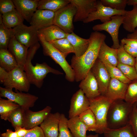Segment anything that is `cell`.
<instances>
[{
	"label": "cell",
	"mask_w": 137,
	"mask_h": 137,
	"mask_svg": "<svg viewBox=\"0 0 137 137\" xmlns=\"http://www.w3.org/2000/svg\"><path fill=\"white\" fill-rule=\"evenodd\" d=\"M125 51L130 55L134 58L137 57V48L131 47L125 45H124Z\"/></svg>",
	"instance_id": "46"
},
{
	"label": "cell",
	"mask_w": 137,
	"mask_h": 137,
	"mask_svg": "<svg viewBox=\"0 0 137 137\" xmlns=\"http://www.w3.org/2000/svg\"><path fill=\"white\" fill-rule=\"evenodd\" d=\"M23 137H45L40 127L37 126L31 129Z\"/></svg>",
	"instance_id": "44"
},
{
	"label": "cell",
	"mask_w": 137,
	"mask_h": 137,
	"mask_svg": "<svg viewBox=\"0 0 137 137\" xmlns=\"http://www.w3.org/2000/svg\"><path fill=\"white\" fill-rule=\"evenodd\" d=\"M3 23L7 28L12 29L23 23L24 19L16 9L2 15Z\"/></svg>",
	"instance_id": "29"
},
{
	"label": "cell",
	"mask_w": 137,
	"mask_h": 137,
	"mask_svg": "<svg viewBox=\"0 0 137 137\" xmlns=\"http://www.w3.org/2000/svg\"><path fill=\"white\" fill-rule=\"evenodd\" d=\"M121 43L129 47L137 48V40L124 38L121 40Z\"/></svg>",
	"instance_id": "45"
},
{
	"label": "cell",
	"mask_w": 137,
	"mask_h": 137,
	"mask_svg": "<svg viewBox=\"0 0 137 137\" xmlns=\"http://www.w3.org/2000/svg\"><path fill=\"white\" fill-rule=\"evenodd\" d=\"M136 110L137 111V106H136Z\"/></svg>",
	"instance_id": "55"
},
{
	"label": "cell",
	"mask_w": 137,
	"mask_h": 137,
	"mask_svg": "<svg viewBox=\"0 0 137 137\" xmlns=\"http://www.w3.org/2000/svg\"><path fill=\"white\" fill-rule=\"evenodd\" d=\"M68 120L64 114H61L58 137H73L68 126Z\"/></svg>",
	"instance_id": "39"
},
{
	"label": "cell",
	"mask_w": 137,
	"mask_h": 137,
	"mask_svg": "<svg viewBox=\"0 0 137 137\" xmlns=\"http://www.w3.org/2000/svg\"><path fill=\"white\" fill-rule=\"evenodd\" d=\"M38 32L42 34L45 40L49 42L66 38V33L58 26L54 25L38 30Z\"/></svg>",
	"instance_id": "24"
},
{
	"label": "cell",
	"mask_w": 137,
	"mask_h": 137,
	"mask_svg": "<svg viewBox=\"0 0 137 137\" xmlns=\"http://www.w3.org/2000/svg\"><path fill=\"white\" fill-rule=\"evenodd\" d=\"M12 33V28H7L3 23L0 24V49H8Z\"/></svg>",
	"instance_id": "36"
},
{
	"label": "cell",
	"mask_w": 137,
	"mask_h": 137,
	"mask_svg": "<svg viewBox=\"0 0 137 137\" xmlns=\"http://www.w3.org/2000/svg\"><path fill=\"white\" fill-rule=\"evenodd\" d=\"M90 101L82 90L80 89L72 96L68 112L69 118L78 116L89 108Z\"/></svg>",
	"instance_id": "13"
},
{
	"label": "cell",
	"mask_w": 137,
	"mask_h": 137,
	"mask_svg": "<svg viewBox=\"0 0 137 137\" xmlns=\"http://www.w3.org/2000/svg\"><path fill=\"white\" fill-rule=\"evenodd\" d=\"M136 63H137V57L135 58Z\"/></svg>",
	"instance_id": "54"
},
{
	"label": "cell",
	"mask_w": 137,
	"mask_h": 137,
	"mask_svg": "<svg viewBox=\"0 0 137 137\" xmlns=\"http://www.w3.org/2000/svg\"><path fill=\"white\" fill-rule=\"evenodd\" d=\"M124 16L123 28L130 33L133 32L137 27V5L133 6L131 10L127 11Z\"/></svg>",
	"instance_id": "27"
},
{
	"label": "cell",
	"mask_w": 137,
	"mask_h": 137,
	"mask_svg": "<svg viewBox=\"0 0 137 137\" xmlns=\"http://www.w3.org/2000/svg\"><path fill=\"white\" fill-rule=\"evenodd\" d=\"M5 88L16 91L27 92L30 88V84L23 66L18 65L8 72L3 83Z\"/></svg>",
	"instance_id": "6"
},
{
	"label": "cell",
	"mask_w": 137,
	"mask_h": 137,
	"mask_svg": "<svg viewBox=\"0 0 137 137\" xmlns=\"http://www.w3.org/2000/svg\"><path fill=\"white\" fill-rule=\"evenodd\" d=\"M103 134L105 137H136L131 126L129 124L117 129L107 128Z\"/></svg>",
	"instance_id": "30"
},
{
	"label": "cell",
	"mask_w": 137,
	"mask_h": 137,
	"mask_svg": "<svg viewBox=\"0 0 137 137\" xmlns=\"http://www.w3.org/2000/svg\"><path fill=\"white\" fill-rule=\"evenodd\" d=\"M8 73L4 68L0 67V81L1 83L3 84Z\"/></svg>",
	"instance_id": "49"
},
{
	"label": "cell",
	"mask_w": 137,
	"mask_h": 137,
	"mask_svg": "<svg viewBox=\"0 0 137 137\" xmlns=\"http://www.w3.org/2000/svg\"><path fill=\"white\" fill-rule=\"evenodd\" d=\"M28 48L16 39L12 32L8 49L15 57L18 65L24 66L26 61Z\"/></svg>",
	"instance_id": "20"
},
{
	"label": "cell",
	"mask_w": 137,
	"mask_h": 137,
	"mask_svg": "<svg viewBox=\"0 0 137 137\" xmlns=\"http://www.w3.org/2000/svg\"><path fill=\"white\" fill-rule=\"evenodd\" d=\"M66 38L72 45L74 55L77 57L82 56L86 51L89 45V39L82 38L73 32L66 33Z\"/></svg>",
	"instance_id": "22"
},
{
	"label": "cell",
	"mask_w": 137,
	"mask_h": 137,
	"mask_svg": "<svg viewBox=\"0 0 137 137\" xmlns=\"http://www.w3.org/2000/svg\"><path fill=\"white\" fill-rule=\"evenodd\" d=\"M133 104H129L123 100L113 101L110 106L107 114L108 128L117 129L128 124L129 117Z\"/></svg>",
	"instance_id": "3"
},
{
	"label": "cell",
	"mask_w": 137,
	"mask_h": 137,
	"mask_svg": "<svg viewBox=\"0 0 137 137\" xmlns=\"http://www.w3.org/2000/svg\"><path fill=\"white\" fill-rule=\"evenodd\" d=\"M89 100V108L94 113L96 120V130L95 132L98 134L103 133L108 128L107 121V114L110 106L113 101L105 95H101Z\"/></svg>",
	"instance_id": "4"
},
{
	"label": "cell",
	"mask_w": 137,
	"mask_h": 137,
	"mask_svg": "<svg viewBox=\"0 0 137 137\" xmlns=\"http://www.w3.org/2000/svg\"><path fill=\"white\" fill-rule=\"evenodd\" d=\"M127 37L137 40V27L133 32L128 34Z\"/></svg>",
	"instance_id": "50"
},
{
	"label": "cell",
	"mask_w": 137,
	"mask_h": 137,
	"mask_svg": "<svg viewBox=\"0 0 137 137\" xmlns=\"http://www.w3.org/2000/svg\"><path fill=\"white\" fill-rule=\"evenodd\" d=\"M55 12L44 10L37 9L29 22L38 30L46 28L53 25Z\"/></svg>",
	"instance_id": "16"
},
{
	"label": "cell",
	"mask_w": 137,
	"mask_h": 137,
	"mask_svg": "<svg viewBox=\"0 0 137 137\" xmlns=\"http://www.w3.org/2000/svg\"><path fill=\"white\" fill-rule=\"evenodd\" d=\"M98 58L103 63L117 66L118 63L117 49L109 47L104 41L100 47Z\"/></svg>",
	"instance_id": "23"
},
{
	"label": "cell",
	"mask_w": 137,
	"mask_h": 137,
	"mask_svg": "<svg viewBox=\"0 0 137 137\" xmlns=\"http://www.w3.org/2000/svg\"><path fill=\"white\" fill-rule=\"evenodd\" d=\"M68 125L73 137H87V127L78 116L69 118L68 121Z\"/></svg>",
	"instance_id": "25"
},
{
	"label": "cell",
	"mask_w": 137,
	"mask_h": 137,
	"mask_svg": "<svg viewBox=\"0 0 137 137\" xmlns=\"http://www.w3.org/2000/svg\"><path fill=\"white\" fill-rule=\"evenodd\" d=\"M0 137H18L16 132L11 130L8 129L5 132L2 133Z\"/></svg>",
	"instance_id": "47"
},
{
	"label": "cell",
	"mask_w": 137,
	"mask_h": 137,
	"mask_svg": "<svg viewBox=\"0 0 137 137\" xmlns=\"http://www.w3.org/2000/svg\"><path fill=\"white\" fill-rule=\"evenodd\" d=\"M20 106L8 99L0 97V115L2 119L6 121L11 114Z\"/></svg>",
	"instance_id": "31"
},
{
	"label": "cell",
	"mask_w": 137,
	"mask_h": 137,
	"mask_svg": "<svg viewBox=\"0 0 137 137\" xmlns=\"http://www.w3.org/2000/svg\"><path fill=\"white\" fill-rule=\"evenodd\" d=\"M16 39L28 48L39 42L38 30L34 26H28L23 23L12 28Z\"/></svg>",
	"instance_id": "10"
},
{
	"label": "cell",
	"mask_w": 137,
	"mask_h": 137,
	"mask_svg": "<svg viewBox=\"0 0 137 137\" xmlns=\"http://www.w3.org/2000/svg\"><path fill=\"white\" fill-rule=\"evenodd\" d=\"M50 43L58 49L65 58L69 54L74 53V49L72 45L66 38Z\"/></svg>",
	"instance_id": "34"
},
{
	"label": "cell",
	"mask_w": 137,
	"mask_h": 137,
	"mask_svg": "<svg viewBox=\"0 0 137 137\" xmlns=\"http://www.w3.org/2000/svg\"><path fill=\"white\" fill-rule=\"evenodd\" d=\"M124 100L132 105L137 102V80L128 84Z\"/></svg>",
	"instance_id": "38"
},
{
	"label": "cell",
	"mask_w": 137,
	"mask_h": 137,
	"mask_svg": "<svg viewBox=\"0 0 137 137\" xmlns=\"http://www.w3.org/2000/svg\"><path fill=\"white\" fill-rule=\"evenodd\" d=\"M106 36L98 31L92 32L89 38V46L81 56L73 55L71 60V66L75 74V80L79 82L83 79L94 65L98 58L101 46L105 41Z\"/></svg>",
	"instance_id": "1"
},
{
	"label": "cell",
	"mask_w": 137,
	"mask_h": 137,
	"mask_svg": "<svg viewBox=\"0 0 137 137\" xmlns=\"http://www.w3.org/2000/svg\"><path fill=\"white\" fill-rule=\"evenodd\" d=\"M51 110V107L47 106L38 111H33L29 109L25 110L24 127L29 129L40 125L50 113Z\"/></svg>",
	"instance_id": "17"
},
{
	"label": "cell",
	"mask_w": 137,
	"mask_h": 137,
	"mask_svg": "<svg viewBox=\"0 0 137 137\" xmlns=\"http://www.w3.org/2000/svg\"><path fill=\"white\" fill-rule=\"evenodd\" d=\"M60 115L58 112L50 113L40 124L45 137H58Z\"/></svg>",
	"instance_id": "15"
},
{
	"label": "cell",
	"mask_w": 137,
	"mask_h": 137,
	"mask_svg": "<svg viewBox=\"0 0 137 137\" xmlns=\"http://www.w3.org/2000/svg\"><path fill=\"white\" fill-rule=\"evenodd\" d=\"M16 9L24 20L30 22L37 9L39 0H12Z\"/></svg>",
	"instance_id": "19"
},
{
	"label": "cell",
	"mask_w": 137,
	"mask_h": 137,
	"mask_svg": "<svg viewBox=\"0 0 137 137\" xmlns=\"http://www.w3.org/2000/svg\"><path fill=\"white\" fill-rule=\"evenodd\" d=\"M0 97L7 98L19 105L24 110H26L33 107L38 99V97L29 93H25L12 89L0 87Z\"/></svg>",
	"instance_id": "8"
},
{
	"label": "cell",
	"mask_w": 137,
	"mask_h": 137,
	"mask_svg": "<svg viewBox=\"0 0 137 137\" xmlns=\"http://www.w3.org/2000/svg\"><path fill=\"white\" fill-rule=\"evenodd\" d=\"M79 87L89 99L96 98L101 95L97 81L91 70L81 81Z\"/></svg>",
	"instance_id": "18"
},
{
	"label": "cell",
	"mask_w": 137,
	"mask_h": 137,
	"mask_svg": "<svg viewBox=\"0 0 137 137\" xmlns=\"http://www.w3.org/2000/svg\"><path fill=\"white\" fill-rule=\"evenodd\" d=\"M91 70L97 82L101 95H105L111 78L105 64L98 58Z\"/></svg>",
	"instance_id": "12"
},
{
	"label": "cell",
	"mask_w": 137,
	"mask_h": 137,
	"mask_svg": "<svg viewBox=\"0 0 137 137\" xmlns=\"http://www.w3.org/2000/svg\"><path fill=\"white\" fill-rule=\"evenodd\" d=\"M127 5L129 6H133L137 5V0H128Z\"/></svg>",
	"instance_id": "51"
},
{
	"label": "cell",
	"mask_w": 137,
	"mask_h": 137,
	"mask_svg": "<svg viewBox=\"0 0 137 137\" xmlns=\"http://www.w3.org/2000/svg\"><path fill=\"white\" fill-rule=\"evenodd\" d=\"M16 9L12 0H0V12L2 15L11 12Z\"/></svg>",
	"instance_id": "42"
},
{
	"label": "cell",
	"mask_w": 137,
	"mask_h": 137,
	"mask_svg": "<svg viewBox=\"0 0 137 137\" xmlns=\"http://www.w3.org/2000/svg\"><path fill=\"white\" fill-rule=\"evenodd\" d=\"M38 36L44 55L49 56L61 66L65 73V78L67 81H74L75 77L74 71L64 56L51 43L46 41L42 34L38 33Z\"/></svg>",
	"instance_id": "5"
},
{
	"label": "cell",
	"mask_w": 137,
	"mask_h": 137,
	"mask_svg": "<svg viewBox=\"0 0 137 137\" xmlns=\"http://www.w3.org/2000/svg\"><path fill=\"white\" fill-rule=\"evenodd\" d=\"M31 130L27 129L25 127L20 128L15 130L18 135V137H23Z\"/></svg>",
	"instance_id": "48"
},
{
	"label": "cell",
	"mask_w": 137,
	"mask_h": 137,
	"mask_svg": "<svg viewBox=\"0 0 137 137\" xmlns=\"http://www.w3.org/2000/svg\"><path fill=\"white\" fill-rule=\"evenodd\" d=\"M76 9V12L73 21H83L87 18L89 14L96 10L97 0H69Z\"/></svg>",
	"instance_id": "14"
},
{
	"label": "cell",
	"mask_w": 137,
	"mask_h": 137,
	"mask_svg": "<svg viewBox=\"0 0 137 137\" xmlns=\"http://www.w3.org/2000/svg\"><path fill=\"white\" fill-rule=\"evenodd\" d=\"M96 10L90 13L83 21L87 23L94 20H99L102 23L110 21L112 16L115 15H124L127 10H118L104 5L100 0H97Z\"/></svg>",
	"instance_id": "11"
},
{
	"label": "cell",
	"mask_w": 137,
	"mask_h": 137,
	"mask_svg": "<svg viewBox=\"0 0 137 137\" xmlns=\"http://www.w3.org/2000/svg\"><path fill=\"white\" fill-rule=\"evenodd\" d=\"M104 64L111 78L116 79L127 84H128L131 82V81L126 77L117 66L107 63Z\"/></svg>",
	"instance_id": "37"
},
{
	"label": "cell",
	"mask_w": 137,
	"mask_h": 137,
	"mask_svg": "<svg viewBox=\"0 0 137 137\" xmlns=\"http://www.w3.org/2000/svg\"><path fill=\"white\" fill-rule=\"evenodd\" d=\"M128 85V84L111 78L105 95L113 101L117 100H124Z\"/></svg>",
	"instance_id": "21"
},
{
	"label": "cell",
	"mask_w": 137,
	"mask_h": 137,
	"mask_svg": "<svg viewBox=\"0 0 137 137\" xmlns=\"http://www.w3.org/2000/svg\"><path fill=\"white\" fill-rule=\"evenodd\" d=\"M137 102L134 104L132 110L129 117L128 124L131 126L136 137H137Z\"/></svg>",
	"instance_id": "43"
},
{
	"label": "cell",
	"mask_w": 137,
	"mask_h": 137,
	"mask_svg": "<svg viewBox=\"0 0 137 137\" xmlns=\"http://www.w3.org/2000/svg\"><path fill=\"white\" fill-rule=\"evenodd\" d=\"M117 67L124 75L130 81L137 80V74L134 66L125 65L118 62Z\"/></svg>",
	"instance_id": "40"
},
{
	"label": "cell",
	"mask_w": 137,
	"mask_h": 137,
	"mask_svg": "<svg viewBox=\"0 0 137 137\" xmlns=\"http://www.w3.org/2000/svg\"><path fill=\"white\" fill-rule=\"evenodd\" d=\"M134 67L137 74V63H135L134 66Z\"/></svg>",
	"instance_id": "53"
},
{
	"label": "cell",
	"mask_w": 137,
	"mask_h": 137,
	"mask_svg": "<svg viewBox=\"0 0 137 137\" xmlns=\"http://www.w3.org/2000/svg\"><path fill=\"white\" fill-rule=\"evenodd\" d=\"M40 46V44L38 42L29 47L28 50L26 63L24 67V71L30 83L39 88L42 87L44 79L48 73L57 75L63 74L58 70L50 66L45 62L37 63L35 66L32 65L31 60Z\"/></svg>",
	"instance_id": "2"
},
{
	"label": "cell",
	"mask_w": 137,
	"mask_h": 137,
	"mask_svg": "<svg viewBox=\"0 0 137 137\" xmlns=\"http://www.w3.org/2000/svg\"><path fill=\"white\" fill-rule=\"evenodd\" d=\"M70 3L69 0H40L37 9L46 10L55 12Z\"/></svg>",
	"instance_id": "28"
},
{
	"label": "cell",
	"mask_w": 137,
	"mask_h": 137,
	"mask_svg": "<svg viewBox=\"0 0 137 137\" xmlns=\"http://www.w3.org/2000/svg\"><path fill=\"white\" fill-rule=\"evenodd\" d=\"M117 59L118 63L130 66H134L135 58L132 57L125 50L124 45L121 43L119 47L117 49Z\"/></svg>",
	"instance_id": "35"
},
{
	"label": "cell",
	"mask_w": 137,
	"mask_h": 137,
	"mask_svg": "<svg viewBox=\"0 0 137 137\" xmlns=\"http://www.w3.org/2000/svg\"><path fill=\"white\" fill-rule=\"evenodd\" d=\"M87 137H99V136L98 134H97L93 135L92 134H90L87 136Z\"/></svg>",
	"instance_id": "52"
},
{
	"label": "cell",
	"mask_w": 137,
	"mask_h": 137,
	"mask_svg": "<svg viewBox=\"0 0 137 137\" xmlns=\"http://www.w3.org/2000/svg\"><path fill=\"white\" fill-rule=\"evenodd\" d=\"M76 12L75 6L70 2L55 12L53 25L58 26L66 33L73 32V20Z\"/></svg>",
	"instance_id": "7"
},
{
	"label": "cell",
	"mask_w": 137,
	"mask_h": 137,
	"mask_svg": "<svg viewBox=\"0 0 137 137\" xmlns=\"http://www.w3.org/2000/svg\"><path fill=\"white\" fill-rule=\"evenodd\" d=\"M25 111L20 107L13 112L8 117V120L11 123L15 130L24 127Z\"/></svg>",
	"instance_id": "32"
},
{
	"label": "cell",
	"mask_w": 137,
	"mask_h": 137,
	"mask_svg": "<svg viewBox=\"0 0 137 137\" xmlns=\"http://www.w3.org/2000/svg\"><path fill=\"white\" fill-rule=\"evenodd\" d=\"M0 66L8 72L18 66L15 57L8 49H0Z\"/></svg>",
	"instance_id": "26"
},
{
	"label": "cell",
	"mask_w": 137,
	"mask_h": 137,
	"mask_svg": "<svg viewBox=\"0 0 137 137\" xmlns=\"http://www.w3.org/2000/svg\"><path fill=\"white\" fill-rule=\"evenodd\" d=\"M105 6L118 10H125L128 0H100Z\"/></svg>",
	"instance_id": "41"
},
{
	"label": "cell",
	"mask_w": 137,
	"mask_h": 137,
	"mask_svg": "<svg viewBox=\"0 0 137 137\" xmlns=\"http://www.w3.org/2000/svg\"><path fill=\"white\" fill-rule=\"evenodd\" d=\"M78 116L80 120L86 126L87 131L96 132V118L91 109H88Z\"/></svg>",
	"instance_id": "33"
},
{
	"label": "cell",
	"mask_w": 137,
	"mask_h": 137,
	"mask_svg": "<svg viewBox=\"0 0 137 137\" xmlns=\"http://www.w3.org/2000/svg\"><path fill=\"white\" fill-rule=\"evenodd\" d=\"M124 19V15H114L111 17L110 21L94 25L93 30L94 31L104 30L108 32L111 36L113 41L112 47L117 49L120 46L118 38L119 30L123 24Z\"/></svg>",
	"instance_id": "9"
}]
</instances>
